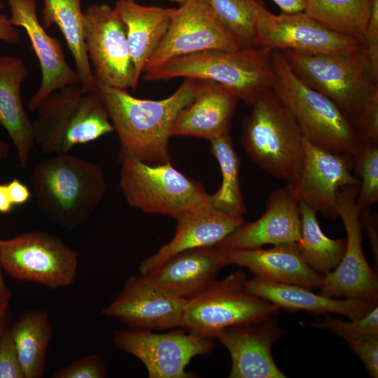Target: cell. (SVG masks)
Listing matches in <instances>:
<instances>
[{"label": "cell", "instance_id": "1", "mask_svg": "<svg viewBox=\"0 0 378 378\" xmlns=\"http://www.w3.org/2000/svg\"><path fill=\"white\" fill-rule=\"evenodd\" d=\"M197 80L184 79L169 97L143 99L126 89L97 83L120 142L119 161L136 159L150 164L172 162L169 141L180 111L194 99Z\"/></svg>", "mask_w": 378, "mask_h": 378}, {"label": "cell", "instance_id": "2", "mask_svg": "<svg viewBox=\"0 0 378 378\" xmlns=\"http://www.w3.org/2000/svg\"><path fill=\"white\" fill-rule=\"evenodd\" d=\"M31 183L42 213L69 230L77 228L92 215L107 190L101 168L69 152L38 162L32 171Z\"/></svg>", "mask_w": 378, "mask_h": 378}, {"label": "cell", "instance_id": "3", "mask_svg": "<svg viewBox=\"0 0 378 378\" xmlns=\"http://www.w3.org/2000/svg\"><path fill=\"white\" fill-rule=\"evenodd\" d=\"M272 51L258 46H246L233 50L198 52L146 69L143 72V78L146 81L176 78L212 81L251 106L260 93L272 87Z\"/></svg>", "mask_w": 378, "mask_h": 378}, {"label": "cell", "instance_id": "4", "mask_svg": "<svg viewBox=\"0 0 378 378\" xmlns=\"http://www.w3.org/2000/svg\"><path fill=\"white\" fill-rule=\"evenodd\" d=\"M36 111L34 141L46 154L69 153L114 131L97 88L65 86L50 94Z\"/></svg>", "mask_w": 378, "mask_h": 378}, {"label": "cell", "instance_id": "5", "mask_svg": "<svg viewBox=\"0 0 378 378\" xmlns=\"http://www.w3.org/2000/svg\"><path fill=\"white\" fill-rule=\"evenodd\" d=\"M242 122L241 146L271 176L288 181L304 157V137L291 112L274 91L260 93Z\"/></svg>", "mask_w": 378, "mask_h": 378}, {"label": "cell", "instance_id": "6", "mask_svg": "<svg viewBox=\"0 0 378 378\" xmlns=\"http://www.w3.org/2000/svg\"><path fill=\"white\" fill-rule=\"evenodd\" d=\"M272 90L288 107L304 139L323 149L352 155L360 142L350 118L330 99L303 83L281 52L272 51Z\"/></svg>", "mask_w": 378, "mask_h": 378}, {"label": "cell", "instance_id": "7", "mask_svg": "<svg viewBox=\"0 0 378 378\" xmlns=\"http://www.w3.org/2000/svg\"><path fill=\"white\" fill-rule=\"evenodd\" d=\"M247 279L244 270H238L187 298L181 328L212 340L227 328L276 316L279 309L249 292Z\"/></svg>", "mask_w": 378, "mask_h": 378}, {"label": "cell", "instance_id": "8", "mask_svg": "<svg viewBox=\"0 0 378 378\" xmlns=\"http://www.w3.org/2000/svg\"><path fill=\"white\" fill-rule=\"evenodd\" d=\"M120 187L125 201L144 213L159 214L176 220L211 202V195L172 162L150 164L136 159L121 162Z\"/></svg>", "mask_w": 378, "mask_h": 378}, {"label": "cell", "instance_id": "9", "mask_svg": "<svg viewBox=\"0 0 378 378\" xmlns=\"http://www.w3.org/2000/svg\"><path fill=\"white\" fill-rule=\"evenodd\" d=\"M293 74L306 85L333 102L349 118L373 79L365 50L344 54H314L279 50Z\"/></svg>", "mask_w": 378, "mask_h": 378}, {"label": "cell", "instance_id": "10", "mask_svg": "<svg viewBox=\"0 0 378 378\" xmlns=\"http://www.w3.org/2000/svg\"><path fill=\"white\" fill-rule=\"evenodd\" d=\"M0 262L13 279L55 289L75 281L78 255L55 236L33 231L0 239Z\"/></svg>", "mask_w": 378, "mask_h": 378}, {"label": "cell", "instance_id": "11", "mask_svg": "<svg viewBox=\"0 0 378 378\" xmlns=\"http://www.w3.org/2000/svg\"><path fill=\"white\" fill-rule=\"evenodd\" d=\"M253 46L290 49L314 54H344L365 50L363 41L332 31L304 12L275 15L255 3Z\"/></svg>", "mask_w": 378, "mask_h": 378}, {"label": "cell", "instance_id": "12", "mask_svg": "<svg viewBox=\"0 0 378 378\" xmlns=\"http://www.w3.org/2000/svg\"><path fill=\"white\" fill-rule=\"evenodd\" d=\"M83 14L85 46L96 82L134 90V66L123 21L107 4H92Z\"/></svg>", "mask_w": 378, "mask_h": 378}, {"label": "cell", "instance_id": "13", "mask_svg": "<svg viewBox=\"0 0 378 378\" xmlns=\"http://www.w3.org/2000/svg\"><path fill=\"white\" fill-rule=\"evenodd\" d=\"M359 184L344 186L338 192L337 214L347 235L346 248L337 267L324 276L320 294L378 303L377 272L369 265L362 248L360 209L356 204Z\"/></svg>", "mask_w": 378, "mask_h": 378}, {"label": "cell", "instance_id": "14", "mask_svg": "<svg viewBox=\"0 0 378 378\" xmlns=\"http://www.w3.org/2000/svg\"><path fill=\"white\" fill-rule=\"evenodd\" d=\"M115 348L133 355L145 365L150 378H190L185 371L191 359L212 351L211 340L197 337L182 328L166 333L152 330H116Z\"/></svg>", "mask_w": 378, "mask_h": 378}, {"label": "cell", "instance_id": "15", "mask_svg": "<svg viewBox=\"0 0 378 378\" xmlns=\"http://www.w3.org/2000/svg\"><path fill=\"white\" fill-rule=\"evenodd\" d=\"M304 157L298 170L287 181L293 197L330 218L338 217L337 196L346 186L360 183L352 174L351 155L337 153L304 139Z\"/></svg>", "mask_w": 378, "mask_h": 378}, {"label": "cell", "instance_id": "16", "mask_svg": "<svg viewBox=\"0 0 378 378\" xmlns=\"http://www.w3.org/2000/svg\"><path fill=\"white\" fill-rule=\"evenodd\" d=\"M243 47L217 20L204 0H187L175 8L164 36L144 71L180 56Z\"/></svg>", "mask_w": 378, "mask_h": 378}, {"label": "cell", "instance_id": "17", "mask_svg": "<svg viewBox=\"0 0 378 378\" xmlns=\"http://www.w3.org/2000/svg\"><path fill=\"white\" fill-rule=\"evenodd\" d=\"M187 298L178 297L146 276H130L119 295L102 309L132 329L165 330L182 326Z\"/></svg>", "mask_w": 378, "mask_h": 378}, {"label": "cell", "instance_id": "18", "mask_svg": "<svg viewBox=\"0 0 378 378\" xmlns=\"http://www.w3.org/2000/svg\"><path fill=\"white\" fill-rule=\"evenodd\" d=\"M8 4L10 22L25 30L39 62L41 84L27 104L33 112L50 94L67 85H79L80 78L67 63L60 41L50 36L39 22L36 0H8Z\"/></svg>", "mask_w": 378, "mask_h": 378}, {"label": "cell", "instance_id": "19", "mask_svg": "<svg viewBox=\"0 0 378 378\" xmlns=\"http://www.w3.org/2000/svg\"><path fill=\"white\" fill-rule=\"evenodd\" d=\"M276 316L224 329L217 340L232 358L230 378H285L272 355L274 342L283 335Z\"/></svg>", "mask_w": 378, "mask_h": 378}, {"label": "cell", "instance_id": "20", "mask_svg": "<svg viewBox=\"0 0 378 378\" xmlns=\"http://www.w3.org/2000/svg\"><path fill=\"white\" fill-rule=\"evenodd\" d=\"M301 234L300 202L287 186L274 190L267 197L265 213L256 220L244 223L216 246L250 249L266 244L297 242Z\"/></svg>", "mask_w": 378, "mask_h": 378}, {"label": "cell", "instance_id": "21", "mask_svg": "<svg viewBox=\"0 0 378 378\" xmlns=\"http://www.w3.org/2000/svg\"><path fill=\"white\" fill-rule=\"evenodd\" d=\"M173 238L141 262L139 272L144 275L174 255L192 248L214 246L241 225V215L230 214L214 208L211 202L188 212L177 220Z\"/></svg>", "mask_w": 378, "mask_h": 378}, {"label": "cell", "instance_id": "22", "mask_svg": "<svg viewBox=\"0 0 378 378\" xmlns=\"http://www.w3.org/2000/svg\"><path fill=\"white\" fill-rule=\"evenodd\" d=\"M238 101L233 93L219 84L197 80L194 99L178 114L172 135L211 141L230 134Z\"/></svg>", "mask_w": 378, "mask_h": 378}, {"label": "cell", "instance_id": "23", "mask_svg": "<svg viewBox=\"0 0 378 378\" xmlns=\"http://www.w3.org/2000/svg\"><path fill=\"white\" fill-rule=\"evenodd\" d=\"M220 249L225 265L246 267L255 276L307 288H320L322 285L324 275L306 264L296 242L274 245L268 249Z\"/></svg>", "mask_w": 378, "mask_h": 378}, {"label": "cell", "instance_id": "24", "mask_svg": "<svg viewBox=\"0 0 378 378\" xmlns=\"http://www.w3.org/2000/svg\"><path fill=\"white\" fill-rule=\"evenodd\" d=\"M224 266L220 248L201 247L179 252L143 276L178 297L188 298L216 280Z\"/></svg>", "mask_w": 378, "mask_h": 378}, {"label": "cell", "instance_id": "25", "mask_svg": "<svg viewBox=\"0 0 378 378\" xmlns=\"http://www.w3.org/2000/svg\"><path fill=\"white\" fill-rule=\"evenodd\" d=\"M248 290L289 312L305 311L311 314L333 313L344 315L351 320L363 317L378 303L368 300L345 298L336 299L316 294L309 288L267 279L255 276L247 279Z\"/></svg>", "mask_w": 378, "mask_h": 378}, {"label": "cell", "instance_id": "26", "mask_svg": "<svg viewBox=\"0 0 378 378\" xmlns=\"http://www.w3.org/2000/svg\"><path fill=\"white\" fill-rule=\"evenodd\" d=\"M28 74L20 58L0 55V125L12 140L19 164L26 168L35 145L32 122L23 107L21 88Z\"/></svg>", "mask_w": 378, "mask_h": 378}, {"label": "cell", "instance_id": "27", "mask_svg": "<svg viewBox=\"0 0 378 378\" xmlns=\"http://www.w3.org/2000/svg\"><path fill=\"white\" fill-rule=\"evenodd\" d=\"M113 8L126 26L137 87L146 64L169 28L175 8L143 6L130 0H118Z\"/></svg>", "mask_w": 378, "mask_h": 378}, {"label": "cell", "instance_id": "28", "mask_svg": "<svg viewBox=\"0 0 378 378\" xmlns=\"http://www.w3.org/2000/svg\"><path fill=\"white\" fill-rule=\"evenodd\" d=\"M42 25L45 29L53 24L59 28L76 64L80 84L97 89V82L85 46L84 14L81 0H43Z\"/></svg>", "mask_w": 378, "mask_h": 378}, {"label": "cell", "instance_id": "29", "mask_svg": "<svg viewBox=\"0 0 378 378\" xmlns=\"http://www.w3.org/2000/svg\"><path fill=\"white\" fill-rule=\"evenodd\" d=\"M9 328L24 378L43 377L46 352L52 336L48 313L27 311Z\"/></svg>", "mask_w": 378, "mask_h": 378}, {"label": "cell", "instance_id": "30", "mask_svg": "<svg viewBox=\"0 0 378 378\" xmlns=\"http://www.w3.org/2000/svg\"><path fill=\"white\" fill-rule=\"evenodd\" d=\"M301 234L296 242L306 264L316 272L326 275L340 264L346 244V239H332L321 230L317 211L300 202Z\"/></svg>", "mask_w": 378, "mask_h": 378}, {"label": "cell", "instance_id": "31", "mask_svg": "<svg viewBox=\"0 0 378 378\" xmlns=\"http://www.w3.org/2000/svg\"><path fill=\"white\" fill-rule=\"evenodd\" d=\"M371 0H307L304 13L326 29L364 42Z\"/></svg>", "mask_w": 378, "mask_h": 378}, {"label": "cell", "instance_id": "32", "mask_svg": "<svg viewBox=\"0 0 378 378\" xmlns=\"http://www.w3.org/2000/svg\"><path fill=\"white\" fill-rule=\"evenodd\" d=\"M210 141L213 155L217 160L222 174L220 188L211 195V205L230 214L243 215L247 212L239 182L241 160L233 146L230 134Z\"/></svg>", "mask_w": 378, "mask_h": 378}, {"label": "cell", "instance_id": "33", "mask_svg": "<svg viewBox=\"0 0 378 378\" xmlns=\"http://www.w3.org/2000/svg\"><path fill=\"white\" fill-rule=\"evenodd\" d=\"M217 20L244 46H253L256 0H204Z\"/></svg>", "mask_w": 378, "mask_h": 378}, {"label": "cell", "instance_id": "34", "mask_svg": "<svg viewBox=\"0 0 378 378\" xmlns=\"http://www.w3.org/2000/svg\"><path fill=\"white\" fill-rule=\"evenodd\" d=\"M351 157L355 176L360 181L356 204L361 209L378 201V144L361 146Z\"/></svg>", "mask_w": 378, "mask_h": 378}, {"label": "cell", "instance_id": "35", "mask_svg": "<svg viewBox=\"0 0 378 378\" xmlns=\"http://www.w3.org/2000/svg\"><path fill=\"white\" fill-rule=\"evenodd\" d=\"M312 326L327 329L343 338L356 340L378 339V305L359 319L343 321L328 315L317 318Z\"/></svg>", "mask_w": 378, "mask_h": 378}, {"label": "cell", "instance_id": "36", "mask_svg": "<svg viewBox=\"0 0 378 378\" xmlns=\"http://www.w3.org/2000/svg\"><path fill=\"white\" fill-rule=\"evenodd\" d=\"M349 118L360 146L378 144V83L371 86Z\"/></svg>", "mask_w": 378, "mask_h": 378}, {"label": "cell", "instance_id": "37", "mask_svg": "<svg viewBox=\"0 0 378 378\" xmlns=\"http://www.w3.org/2000/svg\"><path fill=\"white\" fill-rule=\"evenodd\" d=\"M107 369L103 357L90 354L76 359L55 371L53 378H104Z\"/></svg>", "mask_w": 378, "mask_h": 378}, {"label": "cell", "instance_id": "38", "mask_svg": "<svg viewBox=\"0 0 378 378\" xmlns=\"http://www.w3.org/2000/svg\"><path fill=\"white\" fill-rule=\"evenodd\" d=\"M0 378H24L9 327L0 339Z\"/></svg>", "mask_w": 378, "mask_h": 378}, {"label": "cell", "instance_id": "39", "mask_svg": "<svg viewBox=\"0 0 378 378\" xmlns=\"http://www.w3.org/2000/svg\"><path fill=\"white\" fill-rule=\"evenodd\" d=\"M365 50L373 79L378 82V0H371V9L364 34Z\"/></svg>", "mask_w": 378, "mask_h": 378}, {"label": "cell", "instance_id": "40", "mask_svg": "<svg viewBox=\"0 0 378 378\" xmlns=\"http://www.w3.org/2000/svg\"><path fill=\"white\" fill-rule=\"evenodd\" d=\"M352 351L362 360L370 377H378V339L344 338Z\"/></svg>", "mask_w": 378, "mask_h": 378}, {"label": "cell", "instance_id": "41", "mask_svg": "<svg viewBox=\"0 0 378 378\" xmlns=\"http://www.w3.org/2000/svg\"><path fill=\"white\" fill-rule=\"evenodd\" d=\"M359 218L361 227H363L368 237L371 248L377 265L378 258V232L377 216L369 207L360 209Z\"/></svg>", "mask_w": 378, "mask_h": 378}, {"label": "cell", "instance_id": "42", "mask_svg": "<svg viewBox=\"0 0 378 378\" xmlns=\"http://www.w3.org/2000/svg\"><path fill=\"white\" fill-rule=\"evenodd\" d=\"M6 185L10 200L13 206L24 204L31 196L28 187L16 178Z\"/></svg>", "mask_w": 378, "mask_h": 378}, {"label": "cell", "instance_id": "43", "mask_svg": "<svg viewBox=\"0 0 378 378\" xmlns=\"http://www.w3.org/2000/svg\"><path fill=\"white\" fill-rule=\"evenodd\" d=\"M20 39V34L5 15L0 13V41L9 44L17 43Z\"/></svg>", "mask_w": 378, "mask_h": 378}, {"label": "cell", "instance_id": "44", "mask_svg": "<svg viewBox=\"0 0 378 378\" xmlns=\"http://www.w3.org/2000/svg\"><path fill=\"white\" fill-rule=\"evenodd\" d=\"M284 13H297L304 12L307 0H272Z\"/></svg>", "mask_w": 378, "mask_h": 378}, {"label": "cell", "instance_id": "45", "mask_svg": "<svg viewBox=\"0 0 378 378\" xmlns=\"http://www.w3.org/2000/svg\"><path fill=\"white\" fill-rule=\"evenodd\" d=\"M13 206L12 204L6 184H0V213L8 214Z\"/></svg>", "mask_w": 378, "mask_h": 378}, {"label": "cell", "instance_id": "46", "mask_svg": "<svg viewBox=\"0 0 378 378\" xmlns=\"http://www.w3.org/2000/svg\"><path fill=\"white\" fill-rule=\"evenodd\" d=\"M10 298L11 293L4 282L0 262V304H9Z\"/></svg>", "mask_w": 378, "mask_h": 378}, {"label": "cell", "instance_id": "47", "mask_svg": "<svg viewBox=\"0 0 378 378\" xmlns=\"http://www.w3.org/2000/svg\"><path fill=\"white\" fill-rule=\"evenodd\" d=\"M8 304H0V339L7 326Z\"/></svg>", "mask_w": 378, "mask_h": 378}, {"label": "cell", "instance_id": "48", "mask_svg": "<svg viewBox=\"0 0 378 378\" xmlns=\"http://www.w3.org/2000/svg\"><path fill=\"white\" fill-rule=\"evenodd\" d=\"M9 153L8 145L3 141H0V161L6 158Z\"/></svg>", "mask_w": 378, "mask_h": 378}, {"label": "cell", "instance_id": "49", "mask_svg": "<svg viewBox=\"0 0 378 378\" xmlns=\"http://www.w3.org/2000/svg\"><path fill=\"white\" fill-rule=\"evenodd\" d=\"M130 1H134V0H130ZM172 2L177 3L179 5L183 4L184 2H186L187 0H169Z\"/></svg>", "mask_w": 378, "mask_h": 378}, {"label": "cell", "instance_id": "50", "mask_svg": "<svg viewBox=\"0 0 378 378\" xmlns=\"http://www.w3.org/2000/svg\"><path fill=\"white\" fill-rule=\"evenodd\" d=\"M3 8H4V5H3L2 2L0 0V10H1L3 9Z\"/></svg>", "mask_w": 378, "mask_h": 378}]
</instances>
